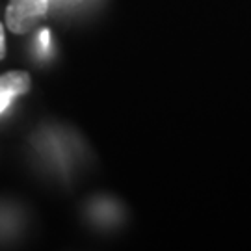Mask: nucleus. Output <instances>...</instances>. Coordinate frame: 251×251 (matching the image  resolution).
I'll list each match as a JSON object with an SVG mask.
<instances>
[{
	"label": "nucleus",
	"mask_w": 251,
	"mask_h": 251,
	"mask_svg": "<svg viewBox=\"0 0 251 251\" xmlns=\"http://www.w3.org/2000/svg\"><path fill=\"white\" fill-rule=\"evenodd\" d=\"M50 0H9L6 25L13 34H28L47 17Z\"/></svg>",
	"instance_id": "f257e3e1"
},
{
	"label": "nucleus",
	"mask_w": 251,
	"mask_h": 251,
	"mask_svg": "<svg viewBox=\"0 0 251 251\" xmlns=\"http://www.w3.org/2000/svg\"><path fill=\"white\" fill-rule=\"evenodd\" d=\"M30 91V75L25 71H9L0 76V114L9 108L11 100Z\"/></svg>",
	"instance_id": "f03ea898"
},
{
	"label": "nucleus",
	"mask_w": 251,
	"mask_h": 251,
	"mask_svg": "<svg viewBox=\"0 0 251 251\" xmlns=\"http://www.w3.org/2000/svg\"><path fill=\"white\" fill-rule=\"evenodd\" d=\"M37 43H39V50L41 52H47L49 47H50V30H41L39 32V37H37Z\"/></svg>",
	"instance_id": "7ed1b4c3"
},
{
	"label": "nucleus",
	"mask_w": 251,
	"mask_h": 251,
	"mask_svg": "<svg viewBox=\"0 0 251 251\" xmlns=\"http://www.w3.org/2000/svg\"><path fill=\"white\" fill-rule=\"evenodd\" d=\"M6 58V36H4V25L0 23V60Z\"/></svg>",
	"instance_id": "20e7f679"
}]
</instances>
